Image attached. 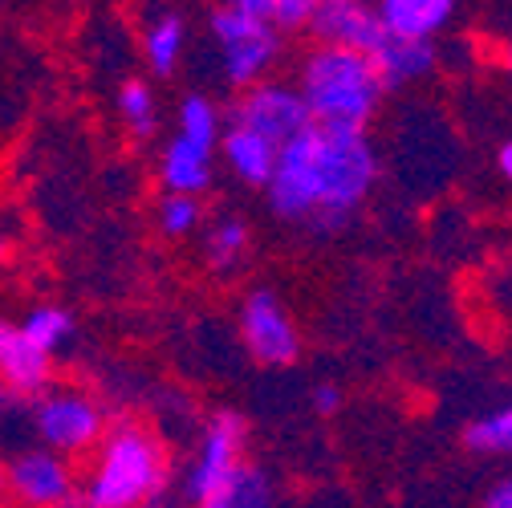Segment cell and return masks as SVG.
Here are the masks:
<instances>
[{
  "mask_svg": "<svg viewBox=\"0 0 512 508\" xmlns=\"http://www.w3.org/2000/svg\"><path fill=\"white\" fill-rule=\"evenodd\" d=\"M378 171V151L366 131L313 122L289 147H281L265 183L269 208L285 224L309 232H342L378 187Z\"/></svg>",
  "mask_w": 512,
  "mask_h": 508,
  "instance_id": "1",
  "label": "cell"
},
{
  "mask_svg": "<svg viewBox=\"0 0 512 508\" xmlns=\"http://www.w3.org/2000/svg\"><path fill=\"white\" fill-rule=\"evenodd\" d=\"M90 456V472L78 480V500L86 508H155L167 496L171 460L147 423H110Z\"/></svg>",
  "mask_w": 512,
  "mask_h": 508,
  "instance_id": "2",
  "label": "cell"
},
{
  "mask_svg": "<svg viewBox=\"0 0 512 508\" xmlns=\"http://www.w3.org/2000/svg\"><path fill=\"white\" fill-rule=\"evenodd\" d=\"M293 86L309 118L317 126H338V131H366L382 110V98L391 94L366 53L322 41L305 49Z\"/></svg>",
  "mask_w": 512,
  "mask_h": 508,
  "instance_id": "3",
  "label": "cell"
},
{
  "mask_svg": "<svg viewBox=\"0 0 512 508\" xmlns=\"http://www.w3.org/2000/svg\"><path fill=\"white\" fill-rule=\"evenodd\" d=\"M208 29H212V41L220 53L224 82L232 90H248L277 70L285 41L269 17H256V13H244L232 5H216L208 17Z\"/></svg>",
  "mask_w": 512,
  "mask_h": 508,
  "instance_id": "4",
  "label": "cell"
},
{
  "mask_svg": "<svg viewBox=\"0 0 512 508\" xmlns=\"http://www.w3.org/2000/svg\"><path fill=\"white\" fill-rule=\"evenodd\" d=\"M29 423L33 435L41 439V448L66 460L90 456L110 427L106 407L82 387H45L29 407Z\"/></svg>",
  "mask_w": 512,
  "mask_h": 508,
  "instance_id": "5",
  "label": "cell"
},
{
  "mask_svg": "<svg viewBox=\"0 0 512 508\" xmlns=\"http://www.w3.org/2000/svg\"><path fill=\"white\" fill-rule=\"evenodd\" d=\"M244 443H248V423L236 411H220L204 423L196 452L187 460L183 472V496L191 504H200L228 488V480L244 468Z\"/></svg>",
  "mask_w": 512,
  "mask_h": 508,
  "instance_id": "6",
  "label": "cell"
},
{
  "mask_svg": "<svg viewBox=\"0 0 512 508\" xmlns=\"http://www.w3.org/2000/svg\"><path fill=\"white\" fill-rule=\"evenodd\" d=\"M228 126H240V131L265 139V143H273L281 151L301 131H309L313 118H309L297 86L265 78V82H256V86H248V90L236 94V102L228 110Z\"/></svg>",
  "mask_w": 512,
  "mask_h": 508,
  "instance_id": "7",
  "label": "cell"
},
{
  "mask_svg": "<svg viewBox=\"0 0 512 508\" xmlns=\"http://www.w3.org/2000/svg\"><path fill=\"white\" fill-rule=\"evenodd\" d=\"M240 342L252 362L261 366H293L301 358V330L281 293L273 289H252L240 301Z\"/></svg>",
  "mask_w": 512,
  "mask_h": 508,
  "instance_id": "8",
  "label": "cell"
},
{
  "mask_svg": "<svg viewBox=\"0 0 512 508\" xmlns=\"http://www.w3.org/2000/svg\"><path fill=\"white\" fill-rule=\"evenodd\" d=\"M9 500L21 508H70L78 504V472L49 448H25L5 464Z\"/></svg>",
  "mask_w": 512,
  "mask_h": 508,
  "instance_id": "9",
  "label": "cell"
},
{
  "mask_svg": "<svg viewBox=\"0 0 512 508\" xmlns=\"http://www.w3.org/2000/svg\"><path fill=\"white\" fill-rule=\"evenodd\" d=\"M53 387V354L33 346L17 322H0V391L9 399H37Z\"/></svg>",
  "mask_w": 512,
  "mask_h": 508,
  "instance_id": "10",
  "label": "cell"
},
{
  "mask_svg": "<svg viewBox=\"0 0 512 508\" xmlns=\"http://www.w3.org/2000/svg\"><path fill=\"white\" fill-rule=\"evenodd\" d=\"M374 17L391 37L403 41H435L456 21L460 0H370Z\"/></svg>",
  "mask_w": 512,
  "mask_h": 508,
  "instance_id": "11",
  "label": "cell"
},
{
  "mask_svg": "<svg viewBox=\"0 0 512 508\" xmlns=\"http://www.w3.org/2000/svg\"><path fill=\"white\" fill-rule=\"evenodd\" d=\"M212 167H216V151L183 135H171V143L159 155V183L171 196H204L212 187Z\"/></svg>",
  "mask_w": 512,
  "mask_h": 508,
  "instance_id": "12",
  "label": "cell"
},
{
  "mask_svg": "<svg viewBox=\"0 0 512 508\" xmlns=\"http://www.w3.org/2000/svg\"><path fill=\"white\" fill-rule=\"evenodd\" d=\"M309 33L322 45H346L358 53H374L382 41H387V29L374 17L370 5H342V9H317Z\"/></svg>",
  "mask_w": 512,
  "mask_h": 508,
  "instance_id": "13",
  "label": "cell"
},
{
  "mask_svg": "<svg viewBox=\"0 0 512 508\" xmlns=\"http://www.w3.org/2000/svg\"><path fill=\"white\" fill-rule=\"evenodd\" d=\"M370 61H374L382 86L399 90V86L431 78V70L439 66V49H435V41H403V37L387 33V41L370 53Z\"/></svg>",
  "mask_w": 512,
  "mask_h": 508,
  "instance_id": "14",
  "label": "cell"
},
{
  "mask_svg": "<svg viewBox=\"0 0 512 508\" xmlns=\"http://www.w3.org/2000/svg\"><path fill=\"white\" fill-rule=\"evenodd\" d=\"M220 155L228 163V171L244 183V187H265L273 167H277V147L265 143V139H256L248 131H240V126H228L224 122V135H220Z\"/></svg>",
  "mask_w": 512,
  "mask_h": 508,
  "instance_id": "15",
  "label": "cell"
},
{
  "mask_svg": "<svg viewBox=\"0 0 512 508\" xmlns=\"http://www.w3.org/2000/svg\"><path fill=\"white\" fill-rule=\"evenodd\" d=\"M187 53V25L175 13H159L143 33V61L155 78H171Z\"/></svg>",
  "mask_w": 512,
  "mask_h": 508,
  "instance_id": "16",
  "label": "cell"
},
{
  "mask_svg": "<svg viewBox=\"0 0 512 508\" xmlns=\"http://www.w3.org/2000/svg\"><path fill=\"white\" fill-rule=\"evenodd\" d=\"M252 248V232L240 216H220L204 228V261L212 273H232L244 265Z\"/></svg>",
  "mask_w": 512,
  "mask_h": 508,
  "instance_id": "17",
  "label": "cell"
},
{
  "mask_svg": "<svg viewBox=\"0 0 512 508\" xmlns=\"http://www.w3.org/2000/svg\"><path fill=\"white\" fill-rule=\"evenodd\" d=\"M191 508H277V488H273V480H269L265 468L244 464L228 480V488H220L216 496L191 504Z\"/></svg>",
  "mask_w": 512,
  "mask_h": 508,
  "instance_id": "18",
  "label": "cell"
},
{
  "mask_svg": "<svg viewBox=\"0 0 512 508\" xmlns=\"http://www.w3.org/2000/svg\"><path fill=\"white\" fill-rule=\"evenodd\" d=\"M175 135L200 143L208 151L220 147V135H224V118H220V106L208 98V94H187L179 102V114H175Z\"/></svg>",
  "mask_w": 512,
  "mask_h": 508,
  "instance_id": "19",
  "label": "cell"
},
{
  "mask_svg": "<svg viewBox=\"0 0 512 508\" xmlns=\"http://www.w3.org/2000/svg\"><path fill=\"white\" fill-rule=\"evenodd\" d=\"M25 330V338L33 346H41L45 354H57V350H66L70 338H74V317L61 309V305H33L25 313V322H17Z\"/></svg>",
  "mask_w": 512,
  "mask_h": 508,
  "instance_id": "20",
  "label": "cell"
},
{
  "mask_svg": "<svg viewBox=\"0 0 512 508\" xmlns=\"http://www.w3.org/2000/svg\"><path fill=\"white\" fill-rule=\"evenodd\" d=\"M118 118L122 126L131 131L135 139H147L155 135V126H159V102H155V90L147 82H122L118 90Z\"/></svg>",
  "mask_w": 512,
  "mask_h": 508,
  "instance_id": "21",
  "label": "cell"
},
{
  "mask_svg": "<svg viewBox=\"0 0 512 508\" xmlns=\"http://www.w3.org/2000/svg\"><path fill=\"white\" fill-rule=\"evenodd\" d=\"M464 443L480 456H512V403L468 423Z\"/></svg>",
  "mask_w": 512,
  "mask_h": 508,
  "instance_id": "22",
  "label": "cell"
},
{
  "mask_svg": "<svg viewBox=\"0 0 512 508\" xmlns=\"http://www.w3.org/2000/svg\"><path fill=\"white\" fill-rule=\"evenodd\" d=\"M155 220H159V232H163V236L183 240V236H191V232H200V224H204V204H200V196H171V192H163V200H159V208H155Z\"/></svg>",
  "mask_w": 512,
  "mask_h": 508,
  "instance_id": "23",
  "label": "cell"
},
{
  "mask_svg": "<svg viewBox=\"0 0 512 508\" xmlns=\"http://www.w3.org/2000/svg\"><path fill=\"white\" fill-rule=\"evenodd\" d=\"M317 9H322V0H273L269 9V21L273 29L285 37V33H305L317 17Z\"/></svg>",
  "mask_w": 512,
  "mask_h": 508,
  "instance_id": "24",
  "label": "cell"
},
{
  "mask_svg": "<svg viewBox=\"0 0 512 508\" xmlns=\"http://www.w3.org/2000/svg\"><path fill=\"white\" fill-rule=\"evenodd\" d=\"M309 403H313L317 415H338L342 411V387L338 383H317L309 391Z\"/></svg>",
  "mask_w": 512,
  "mask_h": 508,
  "instance_id": "25",
  "label": "cell"
},
{
  "mask_svg": "<svg viewBox=\"0 0 512 508\" xmlns=\"http://www.w3.org/2000/svg\"><path fill=\"white\" fill-rule=\"evenodd\" d=\"M480 508H512V476L496 480V484L488 488V496H484V504H480Z\"/></svg>",
  "mask_w": 512,
  "mask_h": 508,
  "instance_id": "26",
  "label": "cell"
},
{
  "mask_svg": "<svg viewBox=\"0 0 512 508\" xmlns=\"http://www.w3.org/2000/svg\"><path fill=\"white\" fill-rule=\"evenodd\" d=\"M220 5H232V9L256 13V17H269V9H273V0H220Z\"/></svg>",
  "mask_w": 512,
  "mask_h": 508,
  "instance_id": "27",
  "label": "cell"
},
{
  "mask_svg": "<svg viewBox=\"0 0 512 508\" xmlns=\"http://www.w3.org/2000/svg\"><path fill=\"white\" fill-rule=\"evenodd\" d=\"M496 167H500V175L512 183V139L500 143V151H496Z\"/></svg>",
  "mask_w": 512,
  "mask_h": 508,
  "instance_id": "28",
  "label": "cell"
},
{
  "mask_svg": "<svg viewBox=\"0 0 512 508\" xmlns=\"http://www.w3.org/2000/svg\"><path fill=\"white\" fill-rule=\"evenodd\" d=\"M342 5H370V0H322V9H342Z\"/></svg>",
  "mask_w": 512,
  "mask_h": 508,
  "instance_id": "29",
  "label": "cell"
},
{
  "mask_svg": "<svg viewBox=\"0 0 512 508\" xmlns=\"http://www.w3.org/2000/svg\"><path fill=\"white\" fill-rule=\"evenodd\" d=\"M0 504H9V484H5V464H0Z\"/></svg>",
  "mask_w": 512,
  "mask_h": 508,
  "instance_id": "30",
  "label": "cell"
},
{
  "mask_svg": "<svg viewBox=\"0 0 512 508\" xmlns=\"http://www.w3.org/2000/svg\"><path fill=\"white\" fill-rule=\"evenodd\" d=\"M504 70H508V78H512V41L504 45Z\"/></svg>",
  "mask_w": 512,
  "mask_h": 508,
  "instance_id": "31",
  "label": "cell"
},
{
  "mask_svg": "<svg viewBox=\"0 0 512 508\" xmlns=\"http://www.w3.org/2000/svg\"><path fill=\"white\" fill-rule=\"evenodd\" d=\"M5 411H9V395L0 391V419H5Z\"/></svg>",
  "mask_w": 512,
  "mask_h": 508,
  "instance_id": "32",
  "label": "cell"
},
{
  "mask_svg": "<svg viewBox=\"0 0 512 508\" xmlns=\"http://www.w3.org/2000/svg\"><path fill=\"white\" fill-rule=\"evenodd\" d=\"M5 252H9V240H5V236H0V257H5Z\"/></svg>",
  "mask_w": 512,
  "mask_h": 508,
  "instance_id": "33",
  "label": "cell"
},
{
  "mask_svg": "<svg viewBox=\"0 0 512 508\" xmlns=\"http://www.w3.org/2000/svg\"><path fill=\"white\" fill-rule=\"evenodd\" d=\"M70 508H86V504H82V500H78V504H70Z\"/></svg>",
  "mask_w": 512,
  "mask_h": 508,
  "instance_id": "34",
  "label": "cell"
}]
</instances>
